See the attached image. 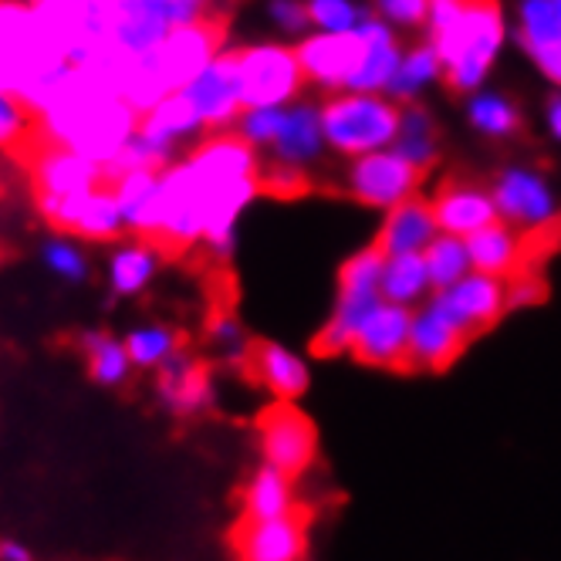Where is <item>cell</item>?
<instances>
[{
    "instance_id": "6da1fadb",
    "label": "cell",
    "mask_w": 561,
    "mask_h": 561,
    "mask_svg": "<svg viewBox=\"0 0 561 561\" xmlns=\"http://www.w3.org/2000/svg\"><path fill=\"white\" fill-rule=\"evenodd\" d=\"M426 27L447 85L454 92H477L504 45V14L497 0L430 4Z\"/></svg>"
},
{
    "instance_id": "7a4b0ae2",
    "label": "cell",
    "mask_w": 561,
    "mask_h": 561,
    "mask_svg": "<svg viewBox=\"0 0 561 561\" xmlns=\"http://www.w3.org/2000/svg\"><path fill=\"white\" fill-rule=\"evenodd\" d=\"M325 146L342 156H366L389 149L399 133V108L386 95L373 92H342L329 99L322 108Z\"/></svg>"
},
{
    "instance_id": "3957f363",
    "label": "cell",
    "mask_w": 561,
    "mask_h": 561,
    "mask_svg": "<svg viewBox=\"0 0 561 561\" xmlns=\"http://www.w3.org/2000/svg\"><path fill=\"white\" fill-rule=\"evenodd\" d=\"M382 264H386V254L379 248L358 251L342 264L335 308H332L329 322L322 325V332H318V339H314V348L322 355L352 352V339H355L358 325H363L382 301V291H379Z\"/></svg>"
},
{
    "instance_id": "277c9868",
    "label": "cell",
    "mask_w": 561,
    "mask_h": 561,
    "mask_svg": "<svg viewBox=\"0 0 561 561\" xmlns=\"http://www.w3.org/2000/svg\"><path fill=\"white\" fill-rule=\"evenodd\" d=\"M237 75L244 108H285L305 85L298 51L285 45H254L237 51Z\"/></svg>"
},
{
    "instance_id": "5b68a950",
    "label": "cell",
    "mask_w": 561,
    "mask_h": 561,
    "mask_svg": "<svg viewBox=\"0 0 561 561\" xmlns=\"http://www.w3.org/2000/svg\"><path fill=\"white\" fill-rule=\"evenodd\" d=\"M420 180H423V170L407 163V159L392 149H379V152L355 156L342 183H345V193L358 199L363 207L392 210L416 196Z\"/></svg>"
},
{
    "instance_id": "8992f818",
    "label": "cell",
    "mask_w": 561,
    "mask_h": 561,
    "mask_svg": "<svg viewBox=\"0 0 561 561\" xmlns=\"http://www.w3.org/2000/svg\"><path fill=\"white\" fill-rule=\"evenodd\" d=\"M491 196L497 207V220L520 233H548L558 227L554 190L538 170L507 167L504 173H497Z\"/></svg>"
},
{
    "instance_id": "52a82bcc",
    "label": "cell",
    "mask_w": 561,
    "mask_h": 561,
    "mask_svg": "<svg viewBox=\"0 0 561 561\" xmlns=\"http://www.w3.org/2000/svg\"><path fill=\"white\" fill-rule=\"evenodd\" d=\"M224 34H227L224 21L207 14L186 27H173L167 34V42L149 51L170 95L180 92L183 85H190L193 78L224 51Z\"/></svg>"
},
{
    "instance_id": "ba28073f",
    "label": "cell",
    "mask_w": 561,
    "mask_h": 561,
    "mask_svg": "<svg viewBox=\"0 0 561 561\" xmlns=\"http://www.w3.org/2000/svg\"><path fill=\"white\" fill-rule=\"evenodd\" d=\"M257 447L267 467L288 477H301L314 463L318 433L295 403H277L257 423Z\"/></svg>"
},
{
    "instance_id": "9c48e42d",
    "label": "cell",
    "mask_w": 561,
    "mask_h": 561,
    "mask_svg": "<svg viewBox=\"0 0 561 561\" xmlns=\"http://www.w3.org/2000/svg\"><path fill=\"white\" fill-rule=\"evenodd\" d=\"M156 382V403L163 407L173 420H193V416H204L217 407V379L214 369L204 363L199 355L180 348L163 369L152 373Z\"/></svg>"
},
{
    "instance_id": "30bf717a",
    "label": "cell",
    "mask_w": 561,
    "mask_h": 561,
    "mask_svg": "<svg viewBox=\"0 0 561 561\" xmlns=\"http://www.w3.org/2000/svg\"><path fill=\"white\" fill-rule=\"evenodd\" d=\"M426 305L436 314H444L457 332H463L470 339L473 332L488 329L491 322H497V318L507 311V305H504V280L491 277V274L470 271L463 280H457V285H450L444 291H433L426 298Z\"/></svg>"
},
{
    "instance_id": "8fae6325",
    "label": "cell",
    "mask_w": 561,
    "mask_h": 561,
    "mask_svg": "<svg viewBox=\"0 0 561 561\" xmlns=\"http://www.w3.org/2000/svg\"><path fill=\"white\" fill-rule=\"evenodd\" d=\"M37 207L51 227L85 240H112L126 230L123 210H118L115 193L108 186L75 196H37Z\"/></svg>"
},
{
    "instance_id": "7c38bea8",
    "label": "cell",
    "mask_w": 561,
    "mask_h": 561,
    "mask_svg": "<svg viewBox=\"0 0 561 561\" xmlns=\"http://www.w3.org/2000/svg\"><path fill=\"white\" fill-rule=\"evenodd\" d=\"M180 95L193 105L199 126L220 129L240 115V75H237V51H220L190 85L180 89Z\"/></svg>"
},
{
    "instance_id": "4fadbf2b",
    "label": "cell",
    "mask_w": 561,
    "mask_h": 561,
    "mask_svg": "<svg viewBox=\"0 0 561 561\" xmlns=\"http://www.w3.org/2000/svg\"><path fill=\"white\" fill-rule=\"evenodd\" d=\"M366 42L363 31H345V34H311L298 45V61L308 82L322 85V89H345L358 71L363 61Z\"/></svg>"
},
{
    "instance_id": "5bb4252c",
    "label": "cell",
    "mask_w": 561,
    "mask_h": 561,
    "mask_svg": "<svg viewBox=\"0 0 561 561\" xmlns=\"http://www.w3.org/2000/svg\"><path fill=\"white\" fill-rule=\"evenodd\" d=\"M27 163L34 170L37 196H75L105 186V167L65 146H48L37 139L27 152Z\"/></svg>"
},
{
    "instance_id": "9a60e30c",
    "label": "cell",
    "mask_w": 561,
    "mask_h": 561,
    "mask_svg": "<svg viewBox=\"0 0 561 561\" xmlns=\"http://www.w3.org/2000/svg\"><path fill=\"white\" fill-rule=\"evenodd\" d=\"M410 325H413V308L379 301V308L358 325L352 339V352L369 366H399L407 363L410 352Z\"/></svg>"
},
{
    "instance_id": "2e32d148",
    "label": "cell",
    "mask_w": 561,
    "mask_h": 561,
    "mask_svg": "<svg viewBox=\"0 0 561 561\" xmlns=\"http://www.w3.org/2000/svg\"><path fill=\"white\" fill-rule=\"evenodd\" d=\"M305 551L308 535L295 514L274 520H248L237 535L240 561H305Z\"/></svg>"
},
{
    "instance_id": "e0dca14e",
    "label": "cell",
    "mask_w": 561,
    "mask_h": 561,
    "mask_svg": "<svg viewBox=\"0 0 561 561\" xmlns=\"http://www.w3.org/2000/svg\"><path fill=\"white\" fill-rule=\"evenodd\" d=\"M248 366H251L254 379L271 396H277L280 403H298V399L311 389L308 358L280 342H257Z\"/></svg>"
},
{
    "instance_id": "ac0fdd59",
    "label": "cell",
    "mask_w": 561,
    "mask_h": 561,
    "mask_svg": "<svg viewBox=\"0 0 561 561\" xmlns=\"http://www.w3.org/2000/svg\"><path fill=\"white\" fill-rule=\"evenodd\" d=\"M433 217L439 233H450V237H470L477 230H484L491 224H497V207H494V196L491 190H480L473 183H454L447 186L433 199Z\"/></svg>"
},
{
    "instance_id": "d6986e66",
    "label": "cell",
    "mask_w": 561,
    "mask_h": 561,
    "mask_svg": "<svg viewBox=\"0 0 561 561\" xmlns=\"http://www.w3.org/2000/svg\"><path fill=\"white\" fill-rule=\"evenodd\" d=\"M439 233L436 227V217H433V207L426 199H407V204H399L392 210H386V220L379 227V240L376 248L386 254V257H399V254H423L433 237Z\"/></svg>"
},
{
    "instance_id": "ffe728a7",
    "label": "cell",
    "mask_w": 561,
    "mask_h": 561,
    "mask_svg": "<svg viewBox=\"0 0 561 561\" xmlns=\"http://www.w3.org/2000/svg\"><path fill=\"white\" fill-rule=\"evenodd\" d=\"M467 335L457 332L444 314H436L430 305L413 308V325H410V352L407 363L423 369H444L460 355Z\"/></svg>"
},
{
    "instance_id": "44dd1931",
    "label": "cell",
    "mask_w": 561,
    "mask_h": 561,
    "mask_svg": "<svg viewBox=\"0 0 561 561\" xmlns=\"http://www.w3.org/2000/svg\"><path fill=\"white\" fill-rule=\"evenodd\" d=\"M358 31H363L366 51H363V61H358L355 78L348 82V92L382 95L389 89V82H392V75L399 68V58H403V51H399V42H396L392 27L386 21H379V18H366L363 24H358Z\"/></svg>"
},
{
    "instance_id": "7402d4cb",
    "label": "cell",
    "mask_w": 561,
    "mask_h": 561,
    "mask_svg": "<svg viewBox=\"0 0 561 561\" xmlns=\"http://www.w3.org/2000/svg\"><path fill=\"white\" fill-rule=\"evenodd\" d=\"M274 163L280 167H308L314 163L325 149V133H322V112L314 105H291L285 108V123H280L277 139L271 142Z\"/></svg>"
},
{
    "instance_id": "603a6c76",
    "label": "cell",
    "mask_w": 561,
    "mask_h": 561,
    "mask_svg": "<svg viewBox=\"0 0 561 561\" xmlns=\"http://www.w3.org/2000/svg\"><path fill=\"white\" fill-rule=\"evenodd\" d=\"M108 190L115 193V204L123 210L126 227L142 240H152L159 224V173L136 170V173L112 176Z\"/></svg>"
},
{
    "instance_id": "cb8c5ba5",
    "label": "cell",
    "mask_w": 561,
    "mask_h": 561,
    "mask_svg": "<svg viewBox=\"0 0 561 561\" xmlns=\"http://www.w3.org/2000/svg\"><path fill=\"white\" fill-rule=\"evenodd\" d=\"M78 348H82L89 379L102 389H126L129 379L136 376L133 358L126 352V342L112 332H105V329L82 332L78 335Z\"/></svg>"
},
{
    "instance_id": "d4e9b609",
    "label": "cell",
    "mask_w": 561,
    "mask_h": 561,
    "mask_svg": "<svg viewBox=\"0 0 561 561\" xmlns=\"http://www.w3.org/2000/svg\"><path fill=\"white\" fill-rule=\"evenodd\" d=\"M163 264V251L152 240H133V244L115 248L108 257V288L115 298H136L142 295Z\"/></svg>"
},
{
    "instance_id": "484cf974",
    "label": "cell",
    "mask_w": 561,
    "mask_h": 561,
    "mask_svg": "<svg viewBox=\"0 0 561 561\" xmlns=\"http://www.w3.org/2000/svg\"><path fill=\"white\" fill-rule=\"evenodd\" d=\"M467 254L477 274L507 277L520 264V254H525V233L497 220L467 237Z\"/></svg>"
},
{
    "instance_id": "4316f807",
    "label": "cell",
    "mask_w": 561,
    "mask_h": 561,
    "mask_svg": "<svg viewBox=\"0 0 561 561\" xmlns=\"http://www.w3.org/2000/svg\"><path fill=\"white\" fill-rule=\"evenodd\" d=\"M295 477L280 473L267 463H261L248 488H244V517L248 520H274V517H288L295 514Z\"/></svg>"
},
{
    "instance_id": "83f0119b",
    "label": "cell",
    "mask_w": 561,
    "mask_h": 561,
    "mask_svg": "<svg viewBox=\"0 0 561 561\" xmlns=\"http://www.w3.org/2000/svg\"><path fill=\"white\" fill-rule=\"evenodd\" d=\"M199 129H204V126H199V118H196L193 105H190L180 92L167 95L163 102H156L152 108H146V112L139 115V133H142L149 142L163 146V149H170V152H173V146H176L180 139H186V136H193V133H199Z\"/></svg>"
},
{
    "instance_id": "f1b7e54d",
    "label": "cell",
    "mask_w": 561,
    "mask_h": 561,
    "mask_svg": "<svg viewBox=\"0 0 561 561\" xmlns=\"http://www.w3.org/2000/svg\"><path fill=\"white\" fill-rule=\"evenodd\" d=\"M382 301L389 305H403V308H420L433 295L430 274L423 254H399L386 257L382 264V280H379Z\"/></svg>"
},
{
    "instance_id": "f546056e",
    "label": "cell",
    "mask_w": 561,
    "mask_h": 561,
    "mask_svg": "<svg viewBox=\"0 0 561 561\" xmlns=\"http://www.w3.org/2000/svg\"><path fill=\"white\" fill-rule=\"evenodd\" d=\"M126 342V352L133 358V369L136 373H156L163 369L170 358L183 348V339L176 329L170 325H159V322H146V325H136L123 335Z\"/></svg>"
},
{
    "instance_id": "4dcf8cb0",
    "label": "cell",
    "mask_w": 561,
    "mask_h": 561,
    "mask_svg": "<svg viewBox=\"0 0 561 561\" xmlns=\"http://www.w3.org/2000/svg\"><path fill=\"white\" fill-rule=\"evenodd\" d=\"M389 149L403 156L407 163H413L416 170H430L436 163V152H439L433 118L420 105H410L407 112H399V133H396V142Z\"/></svg>"
},
{
    "instance_id": "1f68e13d",
    "label": "cell",
    "mask_w": 561,
    "mask_h": 561,
    "mask_svg": "<svg viewBox=\"0 0 561 561\" xmlns=\"http://www.w3.org/2000/svg\"><path fill=\"white\" fill-rule=\"evenodd\" d=\"M444 75V65H439V55L433 51V45H416L413 51H407L399 58V68L392 75V82L386 89V99L392 102H413L416 95H423L436 78Z\"/></svg>"
},
{
    "instance_id": "d6a6232c",
    "label": "cell",
    "mask_w": 561,
    "mask_h": 561,
    "mask_svg": "<svg viewBox=\"0 0 561 561\" xmlns=\"http://www.w3.org/2000/svg\"><path fill=\"white\" fill-rule=\"evenodd\" d=\"M426 261V274L433 291H444L457 280H463L473 267H470V254H467V240L463 237H450V233H436L433 244L423 251Z\"/></svg>"
},
{
    "instance_id": "836d02e7",
    "label": "cell",
    "mask_w": 561,
    "mask_h": 561,
    "mask_svg": "<svg viewBox=\"0 0 561 561\" xmlns=\"http://www.w3.org/2000/svg\"><path fill=\"white\" fill-rule=\"evenodd\" d=\"M517 31L528 55L548 45H561V0H520Z\"/></svg>"
},
{
    "instance_id": "e575fe53",
    "label": "cell",
    "mask_w": 561,
    "mask_h": 561,
    "mask_svg": "<svg viewBox=\"0 0 561 561\" xmlns=\"http://www.w3.org/2000/svg\"><path fill=\"white\" fill-rule=\"evenodd\" d=\"M115 11L123 14H136V18H146V21H156L163 27H186L199 18H207L210 8L207 0H112Z\"/></svg>"
},
{
    "instance_id": "d590c367",
    "label": "cell",
    "mask_w": 561,
    "mask_h": 561,
    "mask_svg": "<svg viewBox=\"0 0 561 561\" xmlns=\"http://www.w3.org/2000/svg\"><path fill=\"white\" fill-rule=\"evenodd\" d=\"M207 348L220 358L224 366H244V363H251L254 342H251L248 329L240 325L237 314L217 311L207 322Z\"/></svg>"
},
{
    "instance_id": "8d00e7d4",
    "label": "cell",
    "mask_w": 561,
    "mask_h": 561,
    "mask_svg": "<svg viewBox=\"0 0 561 561\" xmlns=\"http://www.w3.org/2000/svg\"><path fill=\"white\" fill-rule=\"evenodd\" d=\"M470 123L491 139H511L520 129V108L501 92H480L470 99Z\"/></svg>"
},
{
    "instance_id": "74e56055",
    "label": "cell",
    "mask_w": 561,
    "mask_h": 561,
    "mask_svg": "<svg viewBox=\"0 0 561 561\" xmlns=\"http://www.w3.org/2000/svg\"><path fill=\"white\" fill-rule=\"evenodd\" d=\"M37 142V123L34 115L8 92H0V149H11L18 156H27Z\"/></svg>"
},
{
    "instance_id": "f35d334b",
    "label": "cell",
    "mask_w": 561,
    "mask_h": 561,
    "mask_svg": "<svg viewBox=\"0 0 561 561\" xmlns=\"http://www.w3.org/2000/svg\"><path fill=\"white\" fill-rule=\"evenodd\" d=\"M42 261H45V267L55 277L68 280V285H82V280L89 277L85 251L78 248V244H71V240H65V237H51L48 240V244L42 248Z\"/></svg>"
},
{
    "instance_id": "ab89813d",
    "label": "cell",
    "mask_w": 561,
    "mask_h": 561,
    "mask_svg": "<svg viewBox=\"0 0 561 561\" xmlns=\"http://www.w3.org/2000/svg\"><path fill=\"white\" fill-rule=\"evenodd\" d=\"M305 8H308V21L314 27H322L325 34H345L366 21L355 0H305Z\"/></svg>"
},
{
    "instance_id": "60d3db41",
    "label": "cell",
    "mask_w": 561,
    "mask_h": 561,
    "mask_svg": "<svg viewBox=\"0 0 561 561\" xmlns=\"http://www.w3.org/2000/svg\"><path fill=\"white\" fill-rule=\"evenodd\" d=\"M285 123V108H248L240 115V129L237 136L251 142V146H271Z\"/></svg>"
},
{
    "instance_id": "b9f144b4",
    "label": "cell",
    "mask_w": 561,
    "mask_h": 561,
    "mask_svg": "<svg viewBox=\"0 0 561 561\" xmlns=\"http://www.w3.org/2000/svg\"><path fill=\"white\" fill-rule=\"evenodd\" d=\"M379 21L396 27H420L430 18V0H376Z\"/></svg>"
},
{
    "instance_id": "7bdbcfd3",
    "label": "cell",
    "mask_w": 561,
    "mask_h": 561,
    "mask_svg": "<svg viewBox=\"0 0 561 561\" xmlns=\"http://www.w3.org/2000/svg\"><path fill=\"white\" fill-rule=\"evenodd\" d=\"M271 21L280 27V31H288V34H298L305 31L311 21H308V8H305V0H271V8H267Z\"/></svg>"
},
{
    "instance_id": "ee69618b",
    "label": "cell",
    "mask_w": 561,
    "mask_h": 561,
    "mask_svg": "<svg viewBox=\"0 0 561 561\" xmlns=\"http://www.w3.org/2000/svg\"><path fill=\"white\" fill-rule=\"evenodd\" d=\"M541 285L531 277H517L511 285H504V305L507 308H528V305H538L541 301Z\"/></svg>"
},
{
    "instance_id": "f6af8a7d",
    "label": "cell",
    "mask_w": 561,
    "mask_h": 561,
    "mask_svg": "<svg viewBox=\"0 0 561 561\" xmlns=\"http://www.w3.org/2000/svg\"><path fill=\"white\" fill-rule=\"evenodd\" d=\"M531 58H535V65L551 78V82L561 89V45H548V48H538V51H531Z\"/></svg>"
},
{
    "instance_id": "bcb514c9",
    "label": "cell",
    "mask_w": 561,
    "mask_h": 561,
    "mask_svg": "<svg viewBox=\"0 0 561 561\" xmlns=\"http://www.w3.org/2000/svg\"><path fill=\"white\" fill-rule=\"evenodd\" d=\"M0 561H37L34 551L18 538H0Z\"/></svg>"
},
{
    "instance_id": "7dc6e473",
    "label": "cell",
    "mask_w": 561,
    "mask_h": 561,
    "mask_svg": "<svg viewBox=\"0 0 561 561\" xmlns=\"http://www.w3.org/2000/svg\"><path fill=\"white\" fill-rule=\"evenodd\" d=\"M545 118H548V133L561 142V95H551V99H548Z\"/></svg>"
},
{
    "instance_id": "c3c4849f",
    "label": "cell",
    "mask_w": 561,
    "mask_h": 561,
    "mask_svg": "<svg viewBox=\"0 0 561 561\" xmlns=\"http://www.w3.org/2000/svg\"><path fill=\"white\" fill-rule=\"evenodd\" d=\"M430 4H454V0H430Z\"/></svg>"
},
{
    "instance_id": "681fc988",
    "label": "cell",
    "mask_w": 561,
    "mask_h": 561,
    "mask_svg": "<svg viewBox=\"0 0 561 561\" xmlns=\"http://www.w3.org/2000/svg\"><path fill=\"white\" fill-rule=\"evenodd\" d=\"M21 4H31L34 8V4H42V0H21Z\"/></svg>"
}]
</instances>
